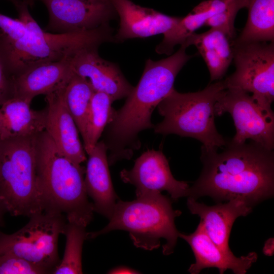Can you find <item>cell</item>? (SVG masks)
I'll return each mask as SVG.
<instances>
[{
    "mask_svg": "<svg viewBox=\"0 0 274 274\" xmlns=\"http://www.w3.org/2000/svg\"><path fill=\"white\" fill-rule=\"evenodd\" d=\"M36 154L44 211L86 227L94 211L85 188V168L62 154L45 130L37 135Z\"/></svg>",
    "mask_w": 274,
    "mask_h": 274,
    "instance_id": "4",
    "label": "cell"
},
{
    "mask_svg": "<svg viewBox=\"0 0 274 274\" xmlns=\"http://www.w3.org/2000/svg\"><path fill=\"white\" fill-rule=\"evenodd\" d=\"M9 2H10L13 6L16 4V3L18 1V0H7Z\"/></svg>",
    "mask_w": 274,
    "mask_h": 274,
    "instance_id": "35",
    "label": "cell"
},
{
    "mask_svg": "<svg viewBox=\"0 0 274 274\" xmlns=\"http://www.w3.org/2000/svg\"><path fill=\"white\" fill-rule=\"evenodd\" d=\"M179 237L188 243L194 255L195 262L188 269L191 274H198L202 269L211 267L218 268L220 274L227 269L235 274H245L258 258L255 252L238 257L222 250L209 236L201 221L193 233L179 232Z\"/></svg>",
    "mask_w": 274,
    "mask_h": 274,
    "instance_id": "16",
    "label": "cell"
},
{
    "mask_svg": "<svg viewBox=\"0 0 274 274\" xmlns=\"http://www.w3.org/2000/svg\"><path fill=\"white\" fill-rule=\"evenodd\" d=\"M86 226L66 221L63 234L66 243L63 258L53 274H80L83 273L82 253L85 240L87 239Z\"/></svg>",
    "mask_w": 274,
    "mask_h": 274,
    "instance_id": "25",
    "label": "cell"
},
{
    "mask_svg": "<svg viewBox=\"0 0 274 274\" xmlns=\"http://www.w3.org/2000/svg\"><path fill=\"white\" fill-rule=\"evenodd\" d=\"M37 135L0 141V200L14 216L44 212L38 174Z\"/></svg>",
    "mask_w": 274,
    "mask_h": 274,
    "instance_id": "7",
    "label": "cell"
},
{
    "mask_svg": "<svg viewBox=\"0 0 274 274\" xmlns=\"http://www.w3.org/2000/svg\"><path fill=\"white\" fill-rule=\"evenodd\" d=\"M13 97V81L0 58V106Z\"/></svg>",
    "mask_w": 274,
    "mask_h": 274,
    "instance_id": "30",
    "label": "cell"
},
{
    "mask_svg": "<svg viewBox=\"0 0 274 274\" xmlns=\"http://www.w3.org/2000/svg\"><path fill=\"white\" fill-rule=\"evenodd\" d=\"M187 206L192 214L200 218L207 233L214 243L229 253H232L229 247V238L234 221L238 217L250 214L253 207L239 199L209 206L190 197H187Z\"/></svg>",
    "mask_w": 274,
    "mask_h": 274,
    "instance_id": "17",
    "label": "cell"
},
{
    "mask_svg": "<svg viewBox=\"0 0 274 274\" xmlns=\"http://www.w3.org/2000/svg\"><path fill=\"white\" fill-rule=\"evenodd\" d=\"M111 1L120 19L119 28L114 35L115 43L163 35L181 18L141 7L130 0Z\"/></svg>",
    "mask_w": 274,
    "mask_h": 274,
    "instance_id": "15",
    "label": "cell"
},
{
    "mask_svg": "<svg viewBox=\"0 0 274 274\" xmlns=\"http://www.w3.org/2000/svg\"><path fill=\"white\" fill-rule=\"evenodd\" d=\"M45 269L19 257L0 254V274H46Z\"/></svg>",
    "mask_w": 274,
    "mask_h": 274,
    "instance_id": "28",
    "label": "cell"
},
{
    "mask_svg": "<svg viewBox=\"0 0 274 274\" xmlns=\"http://www.w3.org/2000/svg\"><path fill=\"white\" fill-rule=\"evenodd\" d=\"M233 41L221 29L211 28L203 33H193L182 44L187 47L190 45L196 47L208 67L212 82L221 80L231 63Z\"/></svg>",
    "mask_w": 274,
    "mask_h": 274,
    "instance_id": "21",
    "label": "cell"
},
{
    "mask_svg": "<svg viewBox=\"0 0 274 274\" xmlns=\"http://www.w3.org/2000/svg\"><path fill=\"white\" fill-rule=\"evenodd\" d=\"M109 273L113 274H126V273H139L136 270L126 266H119L110 270Z\"/></svg>",
    "mask_w": 274,
    "mask_h": 274,
    "instance_id": "31",
    "label": "cell"
},
{
    "mask_svg": "<svg viewBox=\"0 0 274 274\" xmlns=\"http://www.w3.org/2000/svg\"><path fill=\"white\" fill-rule=\"evenodd\" d=\"M98 47L82 49L70 57L73 72L86 78L94 91L108 95L113 102L129 94L132 86L118 65L101 58Z\"/></svg>",
    "mask_w": 274,
    "mask_h": 274,
    "instance_id": "13",
    "label": "cell"
},
{
    "mask_svg": "<svg viewBox=\"0 0 274 274\" xmlns=\"http://www.w3.org/2000/svg\"><path fill=\"white\" fill-rule=\"evenodd\" d=\"M247 0H231L221 11L209 18L205 26L218 28L224 32L231 40L236 38L234 21L239 10L246 8Z\"/></svg>",
    "mask_w": 274,
    "mask_h": 274,
    "instance_id": "27",
    "label": "cell"
},
{
    "mask_svg": "<svg viewBox=\"0 0 274 274\" xmlns=\"http://www.w3.org/2000/svg\"><path fill=\"white\" fill-rule=\"evenodd\" d=\"M270 250L272 252V240L270 239L267 241V243L265 244V246L263 248V252L266 255H269V251ZM270 255L271 253L270 251Z\"/></svg>",
    "mask_w": 274,
    "mask_h": 274,
    "instance_id": "32",
    "label": "cell"
},
{
    "mask_svg": "<svg viewBox=\"0 0 274 274\" xmlns=\"http://www.w3.org/2000/svg\"><path fill=\"white\" fill-rule=\"evenodd\" d=\"M66 84L46 95L45 130L62 154L75 163L81 164L86 160V152L80 141L77 125L64 101Z\"/></svg>",
    "mask_w": 274,
    "mask_h": 274,
    "instance_id": "14",
    "label": "cell"
},
{
    "mask_svg": "<svg viewBox=\"0 0 274 274\" xmlns=\"http://www.w3.org/2000/svg\"><path fill=\"white\" fill-rule=\"evenodd\" d=\"M223 151L201 147L203 167L187 197L209 196L217 202L235 199L253 207L274 194V152L254 142L227 141Z\"/></svg>",
    "mask_w": 274,
    "mask_h": 274,
    "instance_id": "1",
    "label": "cell"
},
{
    "mask_svg": "<svg viewBox=\"0 0 274 274\" xmlns=\"http://www.w3.org/2000/svg\"><path fill=\"white\" fill-rule=\"evenodd\" d=\"M93 92L88 81L74 72L64 89L65 104L77 125L82 140L85 135L87 116Z\"/></svg>",
    "mask_w": 274,
    "mask_h": 274,
    "instance_id": "23",
    "label": "cell"
},
{
    "mask_svg": "<svg viewBox=\"0 0 274 274\" xmlns=\"http://www.w3.org/2000/svg\"><path fill=\"white\" fill-rule=\"evenodd\" d=\"M28 6L32 7L37 0H22Z\"/></svg>",
    "mask_w": 274,
    "mask_h": 274,
    "instance_id": "34",
    "label": "cell"
},
{
    "mask_svg": "<svg viewBox=\"0 0 274 274\" xmlns=\"http://www.w3.org/2000/svg\"><path fill=\"white\" fill-rule=\"evenodd\" d=\"M234 72L224 82L228 88L252 93L262 107L271 109L274 100V42L233 45Z\"/></svg>",
    "mask_w": 274,
    "mask_h": 274,
    "instance_id": "9",
    "label": "cell"
},
{
    "mask_svg": "<svg viewBox=\"0 0 274 274\" xmlns=\"http://www.w3.org/2000/svg\"><path fill=\"white\" fill-rule=\"evenodd\" d=\"M187 47L158 61L146 60L142 77L127 96L124 105L114 111L106 126L104 139L109 155V165L123 159H129L141 146L139 133L153 128L151 115L156 107L174 88L175 79L192 58L186 52Z\"/></svg>",
    "mask_w": 274,
    "mask_h": 274,
    "instance_id": "2",
    "label": "cell"
},
{
    "mask_svg": "<svg viewBox=\"0 0 274 274\" xmlns=\"http://www.w3.org/2000/svg\"><path fill=\"white\" fill-rule=\"evenodd\" d=\"M47 9L44 30L54 33L88 31L109 23L116 14L111 0H37Z\"/></svg>",
    "mask_w": 274,
    "mask_h": 274,
    "instance_id": "11",
    "label": "cell"
},
{
    "mask_svg": "<svg viewBox=\"0 0 274 274\" xmlns=\"http://www.w3.org/2000/svg\"><path fill=\"white\" fill-rule=\"evenodd\" d=\"M120 178L133 185L135 193L166 191L174 200L187 196L189 187L187 182L177 180L173 176L168 161L161 150H148L134 162L130 170L123 169Z\"/></svg>",
    "mask_w": 274,
    "mask_h": 274,
    "instance_id": "12",
    "label": "cell"
},
{
    "mask_svg": "<svg viewBox=\"0 0 274 274\" xmlns=\"http://www.w3.org/2000/svg\"><path fill=\"white\" fill-rule=\"evenodd\" d=\"M226 89L224 80L195 92L180 93L173 88L157 107L163 119L154 126V132L195 139L207 150L222 148L227 141L216 129L215 105Z\"/></svg>",
    "mask_w": 274,
    "mask_h": 274,
    "instance_id": "6",
    "label": "cell"
},
{
    "mask_svg": "<svg viewBox=\"0 0 274 274\" xmlns=\"http://www.w3.org/2000/svg\"><path fill=\"white\" fill-rule=\"evenodd\" d=\"M130 201L118 200L107 225L98 231L87 232V238L93 239L115 230L128 232L134 245L147 250H153L162 245V253L169 255L173 253L179 232L175 218L182 212L174 210L172 201L161 192L151 191L136 194Z\"/></svg>",
    "mask_w": 274,
    "mask_h": 274,
    "instance_id": "5",
    "label": "cell"
},
{
    "mask_svg": "<svg viewBox=\"0 0 274 274\" xmlns=\"http://www.w3.org/2000/svg\"><path fill=\"white\" fill-rule=\"evenodd\" d=\"M107 152L106 144L101 141L87 154L84 182L87 194L93 200L94 212L110 220L117 196L111 178Z\"/></svg>",
    "mask_w": 274,
    "mask_h": 274,
    "instance_id": "18",
    "label": "cell"
},
{
    "mask_svg": "<svg viewBox=\"0 0 274 274\" xmlns=\"http://www.w3.org/2000/svg\"><path fill=\"white\" fill-rule=\"evenodd\" d=\"M246 24L233 45L274 42V0H247Z\"/></svg>",
    "mask_w": 274,
    "mask_h": 274,
    "instance_id": "22",
    "label": "cell"
},
{
    "mask_svg": "<svg viewBox=\"0 0 274 274\" xmlns=\"http://www.w3.org/2000/svg\"><path fill=\"white\" fill-rule=\"evenodd\" d=\"M70 57L35 65L13 77V97L31 102L66 84L73 74Z\"/></svg>",
    "mask_w": 274,
    "mask_h": 274,
    "instance_id": "19",
    "label": "cell"
},
{
    "mask_svg": "<svg viewBox=\"0 0 274 274\" xmlns=\"http://www.w3.org/2000/svg\"><path fill=\"white\" fill-rule=\"evenodd\" d=\"M29 218L27 223L13 233L0 231V254L19 257L52 273L60 261L58 242L63 234L66 217L44 211Z\"/></svg>",
    "mask_w": 274,
    "mask_h": 274,
    "instance_id": "8",
    "label": "cell"
},
{
    "mask_svg": "<svg viewBox=\"0 0 274 274\" xmlns=\"http://www.w3.org/2000/svg\"><path fill=\"white\" fill-rule=\"evenodd\" d=\"M229 113L236 133L231 141L243 144L250 139L264 148L274 149V113L261 106L249 93L228 88L215 105V115Z\"/></svg>",
    "mask_w": 274,
    "mask_h": 274,
    "instance_id": "10",
    "label": "cell"
},
{
    "mask_svg": "<svg viewBox=\"0 0 274 274\" xmlns=\"http://www.w3.org/2000/svg\"><path fill=\"white\" fill-rule=\"evenodd\" d=\"M0 32L10 41H17L26 37L28 31L24 23L18 18H13L0 13Z\"/></svg>",
    "mask_w": 274,
    "mask_h": 274,
    "instance_id": "29",
    "label": "cell"
},
{
    "mask_svg": "<svg viewBox=\"0 0 274 274\" xmlns=\"http://www.w3.org/2000/svg\"><path fill=\"white\" fill-rule=\"evenodd\" d=\"M212 15L208 12H191L180 20L163 34L162 41L156 47V53L170 55L174 48L182 44L195 31L204 25L206 21Z\"/></svg>",
    "mask_w": 274,
    "mask_h": 274,
    "instance_id": "26",
    "label": "cell"
},
{
    "mask_svg": "<svg viewBox=\"0 0 274 274\" xmlns=\"http://www.w3.org/2000/svg\"><path fill=\"white\" fill-rule=\"evenodd\" d=\"M28 7L22 4L16 9L18 18L28 33L17 41L5 39L0 32V58L12 78L28 68L43 63L70 57L79 50L113 42L112 28L109 23L93 30L65 33H54L41 28L32 17Z\"/></svg>",
    "mask_w": 274,
    "mask_h": 274,
    "instance_id": "3",
    "label": "cell"
},
{
    "mask_svg": "<svg viewBox=\"0 0 274 274\" xmlns=\"http://www.w3.org/2000/svg\"><path fill=\"white\" fill-rule=\"evenodd\" d=\"M30 104L13 97L0 106V141L35 135L45 130L47 108L35 110Z\"/></svg>",
    "mask_w": 274,
    "mask_h": 274,
    "instance_id": "20",
    "label": "cell"
},
{
    "mask_svg": "<svg viewBox=\"0 0 274 274\" xmlns=\"http://www.w3.org/2000/svg\"><path fill=\"white\" fill-rule=\"evenodd\" d=\"M5 213H6V211L0 200V226L3 224V216Z\"/></svg>",
    "mask_w": 274,
    "mask_h": 274,
    "instance_id": "33",
    "label": "cell"
},
{
    "mask_svg": "<svg viewBox=\"0 0 274 274\" xmlns=\"http://www.w3.org/2000/svg\"><path fill=\"white\" fill-rule=\"evenodd\" d=\"M113 101L107 94L94 91L87 116L83 146L88 154L98 142L101 134L110 122L114 112Z\"/></svg>",
    "mask_w": 274,
    "mask_h": 274,
    "instance_id": "24",
    "label": "cell"
}]
</instances>
